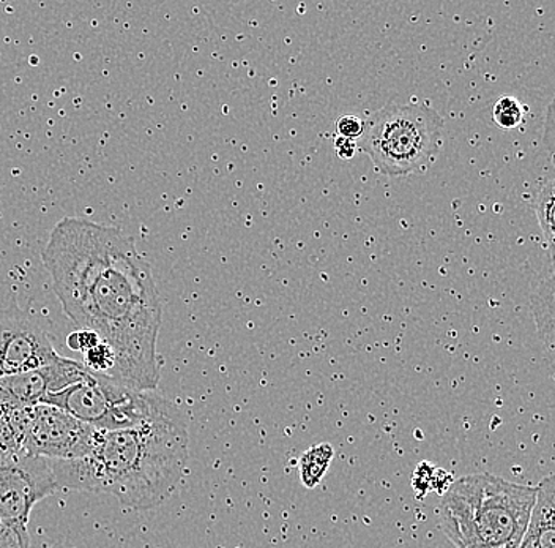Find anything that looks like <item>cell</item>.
<instances>
[{"label": "cell", "instance_id": "1", "mask_svg": "<svg viewBox=\"0 0 555 548\" xmlns=\"http://www.w3.org/2000/svg\"><path fill=\"white\" fill-rule=\"evenodd\" d=\"M55 296L78 331L114 356L113 380L156 391L162 301L152 267L119 228L65 217L41 253Z\"/></svg>", "mask_w": 555, "mask_h": 548}, {"label": "cell", "instance_id": "2", "mask_svg": "<svg viewBox=\"0 0 555 548\" xmlns=\"http://www.w3.org/2000/svg\"><path fill=\"white\" fill-rule=\"evenodd\" d=\"M50 463L59 490L107 494L134 511L158 508L179 487L189 463L185 416L165 400L142 424L102 432L87 459Z\"/></svg>", "mask_w": 555, "mask_h": 548}, {"label": "cell", "instance_id": "3", "mask_svg": "<svg viewBox=\"0 0 555 548\" xmlns=\"http://www.w3.org/2000/svg\"><path fill=\"white\" fill-rule=\"evenodd\" d=\"M535 498L532 485L489 473L463 476L443 492L440 528L457 548H518Z\"/></svg>", "mask_w": 555, "mask_h": 548}, {"label": "cell", "instance_id": "4", "mask_svg": "<svg viewBox=\"0 0 555 548\" xmlns=\"http://www.w3.org/2000/svg\"><path fill=\"white\" fill-rule=\"evenodd\" d=\"M443 119L423 103H388L364 119L357 148L382 175L398 177L425 169L442 148Z\"/></svg>", "mask_w": 555, "mask_h": 548}, {"label": "cell", "instance_id": "5", "mask_svg": "<svg viewBox=\"0 0 555 548\" xmlns=\"http://www.w3.org/2000/svg\"><path fill=\"white\" fill-rule=\"evenodd\" d=\"M166 398L155 391H138L113 378L86 369L65 390L48 395L43 405L64 409L103 432L130 429L147 421Z\"/></svg>", "mask_w": 555, "mask_h": 548}, {"label": "cell", "instance_id": "6", "mask_svg": "<svg viewBox=\"0 0 555 548\" xmlns=\"http://www.w3.org/2000/svg\"><path fill=\"white\" fill-rule=\"evenodd\" d=\"M103 430L87 425L52 405L26 407L24 454L47 460H82L92 454Z\"/></svg>", "mask_w": 555, "mask_h": 548}, {"label": "cell", "instance_id": "7", "mask_svg": "<svg viewBox=\"0 0 555 548\" xmlns=\"http://www.w3.org/2000/svg\"><path fill=\"white\" fill-rule=\"evenodd\" d=\"M57 490L50 460L26 454L0 464V533L29 537L34 506Z\"/></svg>", "mask_w": 555, "mask_h": 548}, {"label": "cell", "instance_id": "8", "mask_svg": "<svg viewBox=\"0 0 555 548\" xmlns=\"http://www.w3.org/2000/svg\"><path fill=\"white\" fill-rule=\"evenodd\" d=\"M61 357L33 315L16 305L0 307V378L43 369Z\"/></svg>", "mask_w": 555, "mask_h": 548}, {"label": "cell", "instance_id": "9", "mask_svg": "<svg viewBox=\"0 0 555 548\" xmlns=\"http://www.w3.org/2000/svg\"><path fill=\"white\" fill-rule=\"evenodd\" d=\"M26 405L0 395V464L26 456L23 449Z\"/></svg>", "mask_w": 555, "mask_h": 548}, {"label": "cell", "instance_id": "10", "mask_svg": "<svg viewBox=\"0 0 555 548\" xmlns=\"http://www.w3.org/2000/svg\"><path fill=\"white\" fill-rule=\"evenodd\" d=\"M333 456H335V453H333V447L328 443H321L305 450L300 456V461H298L301 484L307 488L318 487L327 474Z\"/></svg>", "mask_w": 555, "mask_h": 548}, {"label": "cell", "instance_id": "11", "mask_svg": "<svg viewBox=\"0 0 555 548\" xmlns=\"http://www.w3.org/2000/svg\"><path fill=\"white\" fill-rule=\"evenodd\" d=\"M535 213L543 231L544 241L553 250L554 245V177L547 176L537 196Z\"/></svg>", "mask_w": 555, "mask_h": 548}, {"label": "cell", "instance_id": "12", "mask_svg": "<svg viewBox=\"0 0 555 548\" xmlns=\"http://www.w3.org/2000/svg\"><path fill=\"white\" fill-rule=\"evenodd\" d=\"M526 107L515 97H501L492 110V119L502 130H513L522 124Z\"/></svg>", "mask_w": 555, "mask_h": 548}, {"label": "cell", "instance_id": "13", "mask_svg": "<svg viewBox=\"0 0 555 548\" xmlns=\"http://www.w3.org/2000/svg\"><path fill=\"white\" fill-rule=\"evenodd\" d=\"M364 130V119L353 114H346L336 120V131L338 137L346 138V140L356 141L362 138Z\"/></svg>", "mask_w": 555, "mask_h": 548}, {"label": "cell", "instance_id": "14", "mask_svg": "<svg viewBox=\"0 0 555 548\" xmlns=\"http://www.w3.org/2000/svg\"><path fill=\"white\" fill-rule=\"evenodd\" d=\"M335 151H336V154H338L339 158L350 160V158L356 157V154H357V151H359V148H357L356 141H350V140H346V138L336 137Z\"/></svg>", "mask_w": 555, "mask_h": 548}, {"label": "cell", "instance_id": "15", "mask_svg": "<svg viewBox=\"0 0 555 548\" xmlns=\"http://www.w3.org/2000/svg\"><path fill=\"white\" fill-rule=\"evenodd\" d=\"M0 548H30V537L17 534L0 533Z\"/></svg>", "mask_w": 555, "mask_h": 548}]
</instances>
